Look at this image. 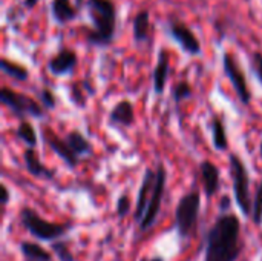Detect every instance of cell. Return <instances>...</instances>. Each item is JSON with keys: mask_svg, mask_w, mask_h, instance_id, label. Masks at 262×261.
<instances>
[{"mask_svg": "<svg viewBox=\"0 0 262 261\" xmlns=\"http://www.w3.org/2000/svg\"><path fill=\"white\" fill-rule=\"evenodd\" d=\"M155 178H157V172L150 168H147L144 171L143 175V182L141 186L138 189V195H137V206H135V214H134V220L140 225L141 220L144 218V214L147 211L150 197H152V191H154V185H155Z\"/></svg>", "mask_w": 262, "mask_h": 261, "instance_id": "cell-11", "label": "cell"}, {"mask_svg": "<svg viewBox=\"0 0 262 261\" xmlns=\"http://www.w3.org/2000/svg\"><path fill=\"white\" fill-rule=\"evenodd\" d=\"M64 142H66V145L69 146V149H71L80 160H81L83 157H86V155H91L92 151H94L92 143H91L80 131H77V129L68 132V135L64 137Z\"/></svg>", "mask_w": 262, "mask_h": 261, "instance_id": "cell-18", "label": "cell"}, {"mask_svg": "<svg viewBox=\"0 0 262 261\" xmlns=\"http://www.w3.org/2000/svg\"><path fill=\"white\" fill-rule=\"evenodd\" d=\"M252 217H253V223L256 226L262 225V180L258 185L255 198H253V211H252Z\"/></svg>", "mask_w": 262, "mask_h": 261, "instance_id": "cell-26", "label": "cell"}, {"mask_svg": "<svg viewBox=\"0 0 262 261\" xmlns=\"http://www.w3.org/2000/svg\"><path fill=\"white\" fill-rule=\"evenodd\" d=\"M169 71H170V57L169 52L166 49H160L158 52V60L154 69V91L155 94H163L166 83H167V77H169Z\"/></svg>", "mask_w": 262, "mask_h": 261, "instance_id": "cell-16", "label": "cell"}, {"mask_svg": "<svg viewBox=\"0 0 262 261\" xmlns=\"http://www.w3.org/2000/svg\"><path fill=\"white\" fill-rule=\"evenodd\" d=\"M83 89L84 88H80L77 83L71 86V98H72V103H75L78 108H84V105H86V97L83 94Z\"/></svg>", "mask_w": 262, "mask_h": 261, "instance_id": "cell-29", "label": "cell"}, {"mask_svg": "<svg viewBox=\"0 0 262 261\" xmlns=\"http://www.w3.org/2000/svg\"><path fill=\"white\" fill-rule=\"evenodd\" d=\"M0 102L17 117V118H25V117H32V118H43L45 117V109L41 105L34 100L29 95H25L21 92H17L8 86H3L0 91Z\"/></svg>", "mask_w": 262, "mask_h": 261, "instance_id": "cell-6", "label": "cell"}, {"mask_svg": "<svg viewBox=\"0 0 262 261\" xmlns=\"http://www.w3.org/2000/svg\"><path fill=\"white\" fill-rule=\"evenodd\" d=\"M155 172H157V178H155L152 197H150L147 211L144 214V218L140 223V232H146L155 225L157 217H158L160 209H161V203H163V197H164V191H166V180H167V171L161 162L158 163Z\"/></svg>", "mask_w": 262, "mask_h": 261, "instance_id": "cell-7", "label": "cell"}, {"mask_svg": "<svg viewBox=\"0 0 262 261\" xmlns=\"http://www.w3.org/2000/svg\"><path fill=\"white\" fill-rule=\"evenodd\" d=\"M135 123V111L134 105L129 100H121L118 102L109 112V125L112 126H132Z\"/></svg>", "mask_w": 262, "mask_h": 261, "instance_id": "cell-14", "label": "cell"}, {"mask_svg": "<svg viewBox=\"0 0 262 261\" xmlns=\"http://www.w3.org/2000/svg\"><path fill=\"white\" fill-rule=\"evenodd\" d=\"M230 175L233 182V198L244 217H249L253 211V202L250 198V177L244 162L230 154Z\"/></svg>", "mask_w": 262, "mask_h": 261, "instance_id": "cell-5", "label": "cell"}, {"mask_svg": "<svg viewBox=\"0 0 262 261\" xmlns=\"http://www.w3.org/2000/svg\"><path fill=\"white\" fill-rule=\"evenodd\" d=\"M223 69H224V74L227 75V78L230 80L232 86L235 88L239 100L243 105H250L252 102V91L249 88V83H247V78H246V74L244 71L241 69L236 57L230 52H224L223 55Z\"/></svg>", "mask_w": 262, "mask_h": 261, "instance_id": "cell-8", "label": "cell"}, {"mask_svg": "<svg viewBox=\"0 0 262 261\" xmlns=\"http://www.w3.org/2000/svg\"><path fill=\"white\" fill-rule=\"evenodd\" d=\"M201 209V194L193 189L184 194L175 209V229L183 240H189L195 235L198 228V217Z\"/></svg>", "mask_w": 262, "mask_h": 261, "instance_id": "cell-4", "label": "cell"}, {"mask_svg": "<svg viewBox=\"0 0 262 261\" xmlns=\"http://www.w3.org/2000/svg\"><path fill=\"white\" fill-rule=\"evenodd\" d=\"M140 261H164V258L161 255H155V257H150V258H143Z\"/></svg>", "mask_w": 262, "mask_h": 261, "instance_id": "cell-34", "label": "cell"}, {"mask_svg": "<svg viewBox=\"0 0 262 261\" xmlns=\"http://www.w3.org/2000/svg\"><path fill=\"white\" fill-rule=\"evenodd\" d=\"M51 249L52 254L58 258V261H75L74 260V254L69 249V245L66 242H54L51 243Z\"/></svg>", "mask_w": 262, "mask_h": 261, "instance_id": "cell-25", "label": "cell"}, {"mask_svg": "<svg viewBox=\"0 0 262 261\" xmlns=\"http://www.w3.org/2000/svg\"><path fill=\"white\" fill-rule=\"evenodd\" d=\"M167 34L180 45V48L186 54H189V55L201 54V42L186 23H183L177 18H170L167 22Z\"/></svg>", "mask_w": 262, "mask_h": 261, "instance_id": "cell-9", "label": "cell"}, {"mask_svg": "<svg viewBox=\"0 0 262 261\" xmlns=\"http://www.w3.org/2000/svg\"><path fill=\"white\" fill-rule=\"evenodd\" d=\"M132 32L134 40L137 43H143L149 38L150 34V12L147 9H141L135 14L132 22Z\"/></svg>", "mask_w": 262, "mask_h": 261, "instance_id": "cell-19", "label": "cell"}, {"mask_svg": "<svg viewBox=\"0 0 262 261\" xmlns=\"http://www.w3.org/2000/svg\"><path fill=\"white\" fill-rule=\"evenodd\" d=\"M23 162H25L26 171H28L32 177H38V178H45V180H52V178L55 177V171L46 168V166L40 162V158H38L35 149H32V148L25 149V152H23Z\"/></svg>", "mask_w": 262, "mask_h": 261, "instance_id": "cell-15", "label": "cell"}, {"mask_svg": "<svg viewBox=\"0 0 262 261\" xmlns=\"http://www.w3.org/2000/svg\"><path fill=\"white\" fill-rule=\"evenodd\" d=\"M244 252L241 222L236 214H220L206 232L204 261H236Z\"/></svg>", "mask_w": 262, "mask_h": 261, "instance_id": "cell-1", "label": "cell"}, {"mask_svg": "<svg viewBox=\"0 0 262 261\" xmlns=\"http://www.w3.org/2000/svg\"><path fill=\"white\" fill-rule=\"evenodd\" d=\"M15 135L18 140H21L28 148H35L37 146V132L34 126L28 120H21L15 129Z\"/></svg>", "mask_w": 262, "mask_h": 261, "instance_id": "cell-23", "label": "cell"}, {"mask_svg": "<svg viewBox=\"0 0 262 261\" xmlns=\"http://www.w3.org/2000/svg\"><path fill=\"white\" fill-rule=\"evenodd\" d=\"M38 2H40V0H23V6L28 8V9H32Z\"/></svg>", "mask_w": 262, "mask_h": 261, "instance_id": "cell-33", "label": "cell"}, {"mask_svg": "<svg viewBox=\"0 0 262 261\" xmlns=\"http://www.w3.org/2000/svg\"><path fill=\"white\" fill-rule=\"evenodd\" d=\"M0 69L11 78L18 80V82H26L29 78V71L28 68H25L20 63H15L12 60H8L6 57H3L0 60Z\"/></svg>", "mask_w": 262, "mask_h": 261, "instance_id": "cell-22", "label": "cell"}, {"mask_svg": "<svg viewBox=\"0 0 262 261\" xmlns=\"http://www.w3.org/2000/svg\"><path fill=\"white\" fill-rule=\"evenodd\" d=\"M78 14L77 5L72 0H52L51 2V15L58 25H66L72 22Z\"/></svg>", "mask_w": 262, "mask_h": 261, "instance_id": "cell-17", "label": "cell"}, {"mask_svg": "<svg viewBox=\"0 0 262 261\" xmlns=\"http://www.w3.org/2000/svg\"><path fill=\"white\" fill-rule=\"evenodd\" d=\"M192 95H193V88L187 80H181V82L175 83V86L172 89V98L177 105L190 98Z\"/></svg>", "mask_w": 262, "mask_h": 261, "instance_id": "cell-24", "label": "cell"}, {"mask_svg": "<svg viewBox=\"0 0 262 261\" xmlns=\"http://www.w3.org/2000/svg\"><path fill=\"white\" fill-rule=\"evenodd\" d=\"M0 200H2L3 206H6L9 203V200H11V192H9L6 185H2V197H0Z\"/></svg>", "mask_w": 262, "mask_h": 261, "instance_id": "cell-32", "label": "cell"}, {"mask_svg": "<svg viewBox=\"0 0 262 261\" xmlns=\"http://www.w3.org/2000/svg\"><path fill=\"white\" fill-rule=\"evenodd\" d=\"M75 2H77V8H78V9H80V6H81L83 3H86V0H75Z\"/></svg>", "mask_w": 262, "mask_h": 261, "instance_id": "cell-35", "label": "cell"}, {"mask_svg": "<svg viewBox=\"0 0 262 261\" xmlns=\"http://www.w3.org/2000/svg\"><path fill=\"white\" fill-rule=\"evenodd\" d=\"M86 9L92 28L84 31V38L91 46H109L117 29V6L112 0H86Z\"/></svg>", "mask_w": 262, "mask_h": 261, "instance_id": "cell-2", "label": "cell"}, {"mask_svg": "<svg viewBox=\"0 0 262 261\" xmlns=\"http://www.w3.org/2000/svg\"><path fill=\"white\" fill-rule=\"evenodd\" d=\"M200 174H201V182H203L206 197L207 198L215 197L221 188V172L218 166L209 160H204L200 165Z\"/></svg>", "mask_w": 262, "mask_h": 261, "instance_id": "cell-13", "label": "cell"}, {"mask_svg": "<svg viewBox=\"0 0 262 261\" xmlns=\"http://www.w3.org/2000/svg\"><path fill=\"white\" fill-rule=\"evenodd\" d=\"M252 69H253L255 77L262 85V54L258 51L253 52V55H252Z\"/></svg>", "mask_w": 262, "mask_h": 261, "instance_id": "cell-30", "label": "cell"}, {"mask_svg": "<svg viewBox=\"0 0 262 261\" xmlns=\"http://www.w3.org/2000/svg\"><path fill=\"white\" fill-rule=\"evenodd\" d=\"M41 137H43V140H45V143L66 163V166L68 168H75V166H78V163H80V158L69 149V146L66 145V142L64 140H61V138H58L51 129H48V128H43L41 129Z\"/></svg>", "mask_w": 262, "mask_h": 261, "instance_id": "cell-12", "label": "cell"}, {"mask_svg": "<svg viewBox=\"0 0 262 261\" xmlns=\"http://www.w3.org/2000/svg\"><path fill=\"white\" fill-rule=\"evenodd\" d=\"M130 206H132V203H130L129 195H126V194L124 195H120L118 200H117V215L120 218L126 217L129 214V211H130Z\"/></svg>", "mask_w": 262, "mask_h": 261, "instance_id": "cell-28", "label": "cell"}, {"mask_svg": "<svg viewBox=\"0 0 262 261\" xmlns=\"http://www.w3.org/2000/svg\"><path fill=\"white\" fill-rule=\"evenodd\" d=\"M18 248L25 261H52V254L37 243L21 242Z\"/></svg>", "mask_w": 262, "mask_h": 261, "instance_id": "cell-20", "label": "cell"}, {"mask_svg": "<svg viewBox=\"0 0 262 261\" xmlns=\"http://www.w3.org/2000/svg\"><path fill=\"white\" fill-rule=\"evenodd\" d=\"M212 135H213V146L216 151H226L229 149V138L226 131V123L220 117H213L210 120Z\"/></svg>", "mask_w": 262, "mask_h": 261, "instance_id": "cell-21", "label": "cell"}, {"mask_svg": "<svg viewBox=\"0 0 262 261\" xmlns=\"http://www.w3.org/2000/svg\"><path fill=\"white\" fill-rule=\"evenodd\" d=\"M38 100L46 109H54L57 106V98L49 88H43L38 91Z\"/></svg>", "mask_w": 262, "mask_h": 261, "instance_id": "cell-27", "label": "cell"}, {"mask_svg": "<svg viewBox=\"0 0 262 261\" xmlns=\"http://www.w3.org/2000/svg\"><path fill=\"white\" fill-rule=\"evenodd\" d=\"M259 149H261V154H262V142H261V146H259Z\"/></svg>", "mask_w": 262, "mask_h": 261, "instance_id": "cell-36", "label": "cell"}, {"mask_svg": "<svg viewBox=\"0 0 262 261\" xmlns=\"http://www.w3.org/2000/svg\"><path fill=\"white\" fill-rule=\"evenodd\" d=\"M230 208H232V198L229 195H223L221 197V202H220V211H221V214H229Z\"/></svg>", "mask_w": 262, "mask_h": 261, "instance_id": "cell-31", "label": "cell"}, {"mask_svg": "<svg viewBox=\"0 0 262 261\" xmlns=\"http://www.w3.org/2000/svg\"><path fill=\"white\" fill-rule=\"evenodd\" d=\"M78 63V55L71 48H60L49 60H48V71L52 75H68L71 74Z\"/></svg>", "mask_w": 262, "mask_h": 261, "instance_id": "cell-10", "label": "cell"}, {"mask_svg": "<svg viewBox=\"0 0 262 261\" xmlns=\"http://www.w3.org/2000/svg\"><path fill=\"white\" fill-rule=\"evenodd\" d=\"M18 220H20L21 226L34 238L41 240V242H51V243L61 238L63 235H66L74 228L72 223H52V222H48L43 217H40L32 208H28V206L20 209Z\"/></svg>", "mask_w": 262, "mask_h": 261, "instance_id": "cell-3", "label": "cell"}]
</instances>
